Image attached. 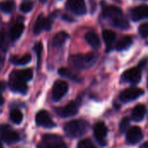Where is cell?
I'll return each mask as SVG.
<instances>
[{"mask_svg": "<svg viewBox=\"0 0 148 148\" xmlns=\"http://www.w3.org/2000/svg\"><path fill=\"white\" fill-rule=\"evenodd\" d=\"M102 16L109 19L112 25L121 29L129 28V23L123 14V11L115 5H105L102 8Z\"/></svg>", "mask_w": 148, "mask_h": 148, "instance_id": "obj_1", "label": "cell"}, {"mask_svg": "<svg viewBox=\"0 0 148 148\" xmlns=\"http://www.w3.org/2000/svg\"><path fill=\"white\" fill-rule=\"evenodd\" d=\"M88 124L83 120H74L65 124L64 132L70 138H78L82 136L88 131Z\"/></svg>", "mask_w": 148, "mask_h": 148, "instance_id": "obj_2", "label": "cell"}, {"mask_svg": "<svg viewBox=\"0 0 148 148\" xmlns=\"http://www.w3.org/2000/svg\"><path fill=\"white\" fill-rule=\"evenodd\" d=\"M96 61V56L89 52L86 55H75L71 57L72 64L77 69H88L92 67Z\"/></svg>", "mask_w": 148, "mask_h": 148, "instance_id": "obj_3", "label": "cell"}, {"mask_svg": "<svg viewBox=\"0 0 148 148\" xmlns=\"http://www.w3.org/2000/svg\"><path fill=\"white\" fill-rule=\"evenodd\" d=\"M0 137L4 142L8 144L16 143L20 139L18 134L15 130H13L10 126L5 124L0 125Z\"/></svg>", "mask_w": 148, "mask_h": 148, "instance_id": "obj_4", "label": "cell"}, {"mask_svg": "<svg viewBox=\"0 0 148 148\" xmlns=\"http://www.w3.org/2000/svg\"><path fill=\"white\" fill-rule=\"evenodd\" d=\"M9 87L10 88L16 93L20 94H25L28 91V86L26 85V82L21 80L13 71L10 75L9 80Z\"/></svg>", "mask_w": 148, "mask_h": 148, "instance_id": "obj_5", "label": "cell"}, {"mask_svg": "<svg viewBox=\"0 0 148 148\" xmlns=\"http://www.w3.org/2000/svg\"><path fill=\"white\" fill-rule=\"evenodd\" d=\"M45 148H67L63 140L56 134H46L42 138Z\"/></svg>", "mask_w": 148, "mask_h": 148, "instance_id": "obj_6", "label": "cell"}, {"mask_svg": "<svg viewBox=\"0 0 148 148\" xmlns=\"http://www.w3.org/2000/svg\"><path fill=\"white\" fill-rule=\"evenodd\" d=\"M69 86L66 82L59 80L54 83L52 90V99L55 101H60L68 92Z\"/></svg>", "mask_w": 148, "mask_h": 148, "instance_id": "obj_7", "label": "cell"}, {"mask_svg": "<svg viewBox=\"0 0 148 148\" xmlns=\"http://www.w3.org/2000/svg\"><path fill=\"white\" fill-rule=\"evenodd\" d=\"M78 108H79L78 103L75 101H72L64 107L56 108V112L59 116L63 117V118H67V117L75 115L78 112Z\"/></svg>", "mask_w": 148, "mask_h": 148, "instance_id": "obj_8", "label": "cell"}, {"mask_svg": "<svg viewBox=\"0 0 148 148\" xmlns=\"http://www.w3.org/2000/svg\"><path fill=\"white\" fill-rule=\"evenodd\" d=\"M36 122L38 126L44 128H53L56 127V123L52 121L49 113L45 110H41L36 114Z\"/></svg>", "mask_w": 148, "mask_h": 148, "instance_id": "obj_9", "label": "cell"}, {"mask_svg": "<svg viewBox=\"0 0 148 148\" xmlns=\"http://www.w3.org/2000/svg\"><path fill=\"white\" fill-rule=\"evenodd\" d=\"M108 127L103 122H98L95 125L94 127V134L96 140L98 143L101 146H106L107 141H106V137L108 135Z\"/></svg>", "mask_w": 148, "mask_h": 148, "instance_id": "obj_10", "label": "cell"}, {"mask_svg": "<svg viewBox=\"0 0 148 148\" xmlns=\"http://www.w3.org/2000/svg\"><path fill=\"white\" fill-rule=\"evenodd\" d=\"M144 91L139 88H129L122 91L120 95V100L123 102L134 101L143 95Z\"/></svg>", "mask_w": 148, "mask_h": 148, "instance_id": "obj_11", "label": "cell"}, {"mask_svg": "<svg viewBox=\"0 0 148 148\" xmlns=\"http://www.w3.org/2000/svg\"><path fill=\"white\" fill-rule=\"evenodd\" d=\"M143 139V133L139 127H130L126 135V140L127 143L131 145H134L141 141Z\"/></svg>", "mask_w": 148, "mask_h": 148, "instance_id": "obj_12", "label": "cell"}, {"mask_svg": "<svg viewBox=\"0 0 148 148\" xmlns=\"http://www.w3.org/2000/svg\"><path fill=\"white\" fill-rule=\"evenodd\" d=\"M67 8L75 15H84L87 12V7L84 0H68Z\"/></svg>", "mask_w": 148, "mask_h": 148, "instance_id": "obj_13", "label": "cell"}, {"mask_svg": "<svg viewBox=\"0 0 148 148\" xmlns=\"http://www.w3.org/2000/svg\"><path fill=\"white\" fill-rule=\"evenodd\" d=\"M123 78L130 83L137 84L141 80V71L138 68L129 69L123 74Z\"/></svg>", "mask_w": 148, "mask_h": 148, "instance_id": "obj_14", "label": "cell"}, {"mask_svg": "<svg viewBox=\"0 0 148 148\" xmlns=\"http://www.w3.org/2000/svg\"><path fill=\"white\" fill-rule=\"evenodd\" d=\"M131 18L134 21H140L145 18H148V5H139L131 10Z\"/></svg>", "mask_w": 148, "mask_h": 148, "instance_id": "obj_15", "label": "cell"}, {"mask_svg": "<svg viewBox=\"0 0 148 148\" xmlns=\"http://www.w3.org/2000/svg\"><path fill=\"white\" fill-rule=\"evenodd\" d=\"M85 40L94 49H99L101 47V41L98 35L94 31L87 32L85 35Z\"/></svg>", "mask_w": 148, "mask_h": 148, "instance_id": "obj_16", "label": "cell"}, {"mask_svg": "<svg viewBox=\"0 0 148 148\" xmlns=\"http://www.w3.org/2000/svg\"><path fill=\"white\" fill-rule=\"evenodd\" d=\"M146 107L144 105H137L132 111V119L136 121V122H140L141 121L146 114Z\"/></svg>", "mask_w": 148, "mask_h": 148, "instance_id": "obj_17", "label": "cell"}, {"mask_svg": "<svg viewBox=\"0 0 148 148\" xmlns=\"http://www.w3.org/2000/svg\"><path fill=\"white\" fill-rule=\"evenodd\" d=\"M24 29V25L21 23H17L16 24H14L10 30V37L12 41H16L17 40L21 35L23 34Z\"/></svg>", "mask_w": 148, "mask_h": 148, "instance_id": "obj_18", "label": "cell"}, {"mask_svg": "<svg viewBox=\"0 0 148 148\" xmlns=\"http://www.w3.org/2000/svg\"><path fill=\"white\" fill-rule=\"evenodd\" d=\"M102 37L103 40L108 47V49H109L112 46V44L114 43V42L115 41L116 38V34L110 29H104L102 31Z\"/></svg>", "mask_w": 148, "mask_h": 148, "instance_id": "obj_19", "label": "cell"}, {"mask_svg": "<svg viewBox=\"0 0 148 148\" xmlns=\"http://www.w3.org/2000/svg\"><path fill=\"white\" fill-rule=\"evenodd\" d=\"M132 43H133V38L129 36H126L117 42L115 49L119 51H121L128 49L132 45Z\"/></svg>", "mask_w": 148, "mask_h": 148, "instance_id": "obj_20", "label": "cell"}, {"mask_svg": "<svg viewBox=\"0 0 148 148\" xmlns=\"http://www.w3.org/2000/svg\"><path fill=\"white\" fill-rule=\"evenodd\" d=\"M68 38H69V35L65 31H61V32L56 33L55 35V36L53 37V41H52L53 46H55V47L62 46L66 42V40Z\"/></svg>", "mask_w": 148, "mask_h": 148, "instance_id": "obj_21", "label": "cell"}, {"mask_svg": "<svg viewBox=\"0 0 148 148\" xmlns=\"http://www.w3.org/2000/svg\"><path fill=\"white\" fill-rule=\"evenodd\" d=\"M14 72L21 80H23L25 82L31 80V78L33 76V72L30 69H22V70H15Z\"/></svg>", "mask_w": 148, "mask_h": 148, "instance_id": "obj_22", "label": "cell"}, {"mask_svg": "<svg viewBox=\"0 0 148 148\" xmlns=\"http://www.w3.org/2000/svg\"><path fill=\"white\" fill-rule=\"evenodd\" d=\"M31 60V56L29 54H26L21 57H17V56H12L10 58V62L15 64V65H25L27 63H29Z\"/></svg>", "mask_w": 148, "mask_h": 148, "instance_id": "obj_23", "label": "cell"}, {"mask_svg": "<svg viewBox=\"0 0 148 148\" xmlns=\"http://www.w3.org/2000/svg\"><path fill=\"white\" fill-rule=\"evenodd\" d=\"M58 73L62 77H65V78H68L69 80H72V81H75V82H80V78L75 75L73 72H71L70 70H69L68 69H65V68H62L58 70Z\"/></svg>", "mask_w": 148, "mask_h": 148, "instance_id": "obj_24", "label": "cell"}, {"mask_svg": "<svg viewBox=\"0 0 148 148\" xmlns=\"http://www.w3.org/2000/svg\"><path fill=\"white\" fill-rule=\"evenodd\" d=\"M43 29H45V17L42 15H40L36 21L33 30L36 35H39Z\"/></svg>", "mask_w": 148, "mask_h": 148, "instance_id": "obj_25", "label": "cell"}, {"mask_svg": "<svg viewBox=\"0 0 148 148\" xmlns=\"http://www.w3.org/2000/svg\"><path fill=\"white\" fill-rule=\"evenodd\" d=\"M23 114L18 109H13L10 114V119L15 124H20L23 121Z\"/></svg>", "mask_w": 148, "mask_h": 148, "instance_id": "obj_26", "label": "cell"}, {"mask_svg": "<svg viewBox=\"0 0 148 148\" xmlns=\"http://www.w3.org/2000/svg\"><path fill=\"white\" fill-rule=\"evenodd\" d=\"M15 7V3L12 0H8L0 3V10L5 13H10L13 10Z\"/></svg>", "mask_w": 148, "mask_h": 148, "instance_id": "obj_27", "label": "cell"}, {"mask_svg": "<svg viewBox=\"0 0 148 148\" xmlns=\"http://www.w3.org/2000/svg\"><path fill=\"white\" fill-rule=\"evenodd\" d=\"M8 40L3 32H0V50L2 51H6L8 49Z\"/></svg>", "mask_w": 148, "mask_h": 148, "instance_id": "obj_28", "label": "cell"}, {"mask_svg": "<svg viewBox=\"0 0 148 148\" xmlns=\"http://www.w3.org/2000/svg\"><path fill=\"white\" fill-rule=\"evenodd\" d=\"M34 49L36 53V56H37V67H40L41 64V60H42V45L41 42H37L36 43Z\"/></svg>", "mask_w": 148, "mask_h": 148, "instance_id": "obj_29", "label": "cell"}, {"mask_svg": "<svg viewBox=\"0 0 148 148\" xmlns=\"http://www.w3.org/2000/svg\"><path fill=\"white\" fill-rule=\"evenodd\" d=\"M77 148H97L95 144L89 140V139H85L81 140L78 145H77Z\"/></svg>", "mask_w": 148, "mask_h": 148, "instance_id": "obj_30", "label": "cell"}, {"mask_svg": "<svg viewBox=\"0 0 148 148\" xmlns=\"http://www.w3.org/2000/svg\"><path fill=\"white\" fill-rule=\"evenodd\" d=\"M129 125H130V121L128 118L125 117L121 120V123H120V131L121 133H125V132H127L128 130V127H129Z\"/></svg>", "mask_w": 148, "mask_h": 148, "instance_id": "obj_31", "label": "cell"}, {"mask_svg": "<svg viewBox=\"0 0 148 148\" xmlns=\"http://www.w3.org/2000/svg\"><path fill=\"white\" fill-rule=\"evenodd\" d=\"M139 33L144 38L148 37V23H144L139 27Z\"/></svg>", "mask_w": 148, "mask_h": 148, "instance_id": "obj_32", "label": "cell"}, {"mask_svg": "<svg viewBox=\"0 0 148 148\" xmlns=\"http://www.w3.org/2000/svg\"><path fill=\"white\" fill-rule=\"evenodd\" d=\"M32 8H33V3H32V2H30V1L23 2V3H22L21 5H20V9H21V10L23 11V12H29V11H30V10H32Z\"/></svg>", "mask_w": 148, "mask_h": 148, "instance_id": "obj_33", "label": "cell"}, {"mask_svg": "<svg viewBox=\"0 0 148 148\" xmlns=\"http://www.w3.org/2000/svg\"><path fill=\"white\" fill-rule=\"evenodd\" d=\"M52 23H53V17L52 16L45 18V29L46 30H49L51 29Z\"/></svg>", "mask_w": 148, "mask_h": 148, "instance_id": "obj_34", "label": "cell"}, {"mask_svg": "<svg viewBox=\"0 0 148 148\" xmlns=\"http://www.w3.org/2000/svg\"><path fill=\"white\" fill-rule=\"evenodd\" d=\"M4 102V100H3V97L2 95V92H0V106H2Z\"/></svg>", "mask_w": 148, "mask_h": 148, "instance_id": "obj_35", "label": "cell"}, {"mask_svg": "<svg viewBox=\"0 0 148 148\" xmlns=\"http://www.w3.org/2000/svg\"><path fill=\"white\" fill-rule=\"evenodd\" d=\"M140 148H148V141L145 142V143H143V144L140 146Z\"/></svg>", "mask_w": 148, "mask_h": 148, "instance_id": "obj_36", "label": "cell"}, {"mask_svg": "<svg viewBox=\"0 0 148 148\" xmlns=\"http://www.w3.org/2000/svg\"><path fill=\"white\" fill-rule=\"evenodd\" d=\"M0 148H3V145H2V142L0 141Z\"/></svg>", "mask_w": 148, "mask_h": 148, "instance_id": "obj_37", "label": "cell"}, {"mask_svg": "<svg viewBox=\"0 0 148 148\" xmlns=\"http://www.w3.org/2000/svg\"><path fill=\"white\" fill-rule=\"evenodd\" d=\"M40 1H42V2H44L45 0H40Z\"/></svg>", "mask_w": 148, "mask_h": 148, "instance_id": "obj_38", "label": "cell"}, {"mask_svg": "<svg viewBox=\"0 0 148 148\" xmlns=\"http://www.w3.org/2000/svg\"><path fill=\"white\" fill-rule=\"evenodd\" d=\"M147 88H148V78H147Z\"/></svg>", "mask_w": 148, "mask_h": 148, "instance_id": "obj_39", "label": "cell"}, {"mask_svg": "<svg viewBox=\"0 0 148 148\" xmlns=\"http://www.w3.org/2000/svg\"><path fill=\"white\" fill-rule=\"evenodd\" d=\"M0 22H1V17H0Z\"/></svg>", "mask_w": 148, "mask_h": 148, "instance_id": "obj_40", "label": "cell"}, {"mask_svg": "<svg viewBox=\"0 0 148 148\" xmlns=\"http://www.w3.org/2000/svg\"><path fill=\"white\" fill-rule=\"evenodd\" d=\"M144 1H147V0H144Z\"/></svg>", "mask_w": 148, "mask_h": 148, "instance_id": "obj_41", "label": "cell"}]
</instances>
